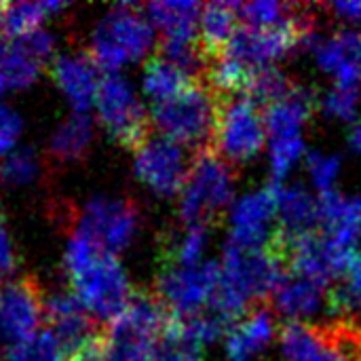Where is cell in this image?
Listing matches in <instances>:
<instances>
[{
    "label": "cell",
    "mask_w": 361,
    "mask_h": 361,
    "mask_svg": "<svg viewBox=\"0 0 361 361\" xmlns=\"http://www.w3.org/2000/svg\"><path fill=\"white\" fill-rule=\"evenodd\" d=\"M63 271L70 279L72 292L95 322H114L135 296L121 260L102 252L78 231L66 241Z\"/></svg>",
    "instance_id": "obj_1"
},
{
    "label": "cell",
    "mask_w": 361,
    "mask_h": 361,
    "mask_svg": "<svg viewBox=\"0 0 361 361\" xmlns=\"http://www.w3.org/2000/svg\"><path fill=\"white\" fill-rule=\"evenodd\" d=\"M157 32L146 11L135 4H114L97 17L89 34V55L106 74H123L129 66L148 61Z\"/></svg>",
    "instance_id": "obj_2"
},
{
    "label": "cell",
    "mask_w": 361,
    "mask_h": 361,
    "mask_svg": "<svg viewBox=\"0 0 361 361\" xmlns=\"http://www.w3.org/2000/svg\"><path fill=\"white\" fill-rule=\"evenodd\" d=\"M171 322L159 298L135 294L131 305L108 324L99 343L102 361H154Z\"/></svg>",
    "instance_id": "obj_3"
},
{
    "label": "cell",
    "mask_w": 361,
    "mask_h": 361,
    "mask_svg": "<svg viewBox=\"0 0 361 361\" xmlns=\"http://www.w3.org/2000/svg\"><path fill=\"white\" fill-rule=\"evenodd\" d=\"M220 97L209 85L192 82L176 97L152 106L150 118L159 135L201 152L214 144Z\"/></svg>",
    "instance_id": "obj_4"
},
{
    "label": "cell",
    "mask_w": 361,
    "mask_h": 361,
    "mask_svg": "<svg viewBox=\"0 0 361 361\" xmlns=\"http://www.w3.org/2000/svg\"><path fill=\"white\" fill-rule=\"evenodd\" d=\"M235 195L233 165L214 150H203L192 161L188 180L180 192V220L184 226H207L231 205Z\"/></svg>",
    "instance_id": "obj_5"
},
{
    "label": "cell",
    "mask_w": 361,
    "mask_h": 361,
    "mask_svg": "<svg viewBox=\"0 0 361 361\" xmlns=\"http://www.w3.org/2000/svg\"><path fill=\"white\" fill-rule=\"evenodd\" d=\"M264 110L245 93L220 97L214 150L231 165L250 163L267 144Z\"/></svg>",
    "instance_id": "obj_6"
},
{
    "label": "cell",
    "mask_w": 361,
    "mask_h": 361,
    "mask_svg": "<svg viewBox=\"0 0 361 361\" xmlns=\"http://www.w3.org/2000/svg\"><path fill=\"white\" fill-rule=\"evenodd\" d=\"M76 228L102 252L121 254L133 245L142 228L137 205L118 195H93L76 212Z\"/></svg>",
    "instance_id": "obj_7"
},
{
    "label": "cell",
    "mask_w": 361,
    "mask_h": 361,
    "mask_svg": "<svg viewBox=\"0 0 361 361\" xmlns=\"http://www.w3.org/2000/svg\"><path fill=\"white\" fill-rule=\"evenodd\" d=\"M93 110L97 123L118 144L137 148L148 137L146 104L125 74H104Z\"/></svg>",
    "instance_id": "obj_8"
},
{
    "label": "cell",
    "mask_w": 361,
    "mask_h": 361,
    "mask_svg": "<svg viewBox=\"0 0 361 361\" xmlns=\"http://www.w3.org/2000/svg\"><path fill=\"white\" fill-rule=\"evenodd\" d=\"M203 6L199 2H150L146 15L161 36L163 57L182 66L192 76L205 63L201 40H199V21Z\"/></svg>",
    "instance_id": "obj_9"
},
{
    "label": "cell",
    "mask_w": 361,
    "mask_h": 361,
    "mask_svg": "<svg viewBox=\"0 0 361 361\" xmlns=\"http://www.w3.org/2000/svg\"><path fill=\"white\" fill-rule=\"evenodd\" d=\"M220 275V264L214 260H205L197 267L163 264L157 279V298L178 322L197 317L205 313V307H212Z\"/></svg>",
    "instance_id": "obj_10"
},
{
    "label": "cell",
    "mask_w": 361,
    "mask_h": 361,
    "mask_svg": "<svg viewBox=\"0 0 361 361\" xmlns=\"http://www.w3.org/2000/svg\"><path fill=\"white\" fill-rule=\"evenodd\" d=\"M190 167L186 148L163 135L146 137L133 148V173L137 182L161 199L180 197Z\"/></svg>",
    "instance_id": "obj_11"
},
{
    "label": "cell",
    "mask_w": 361,
    "mask_h": 361,
    "mask_svg": "<svg viewBox=\"0 0 361 361\" xmlns=\"http://www.w3.org/2000/svg\"><path fill=\"white\" fill-rule=\"evenodd\" d=\"M53 53L55 36L47 27L0 40V99L32 87Z\"/></svg>",
    "instance_id": "obj_12"
},
{
    "label": "cell",
    "mask_w": 361,
    "mask_h": 361,
    "mask_svg": "<svg viewBox=\"0 0 361 361\" xmlns=\"http://www.w3.org/2000/svg\"><path fill=\"white\" fill-rule=\"evenodd\" d=\"M279 188L281 184L273 182L267 188L245 192L231 205V233L226 243L239 247H264L271 243L277 231L273 222L279 214Z\"/></svg>",
    "instance_id": "obj_13"
},
{
    "label": "cell",
    "mask_w": 361,
    "mask_h": 361,
    "mask_svg": "<svg viewBox=\"0 0 361 361\" xmlns=\"http://www.w3.org/2000/svg\"><path fill=\"white\" fill-rule=\"evenodd\" d=\"M44 322V294L27 279H13L0 290V338L19 345L36 336Z\"/></svg>",
    "instance_id": "obj_14"
},
{
    "label": "cell",
    "mask_w": 361,
    "mask_h": 361,
    "mask_svg": "<svg viewBox=\"0 0 361 361\" xmlns=\"http://www.w3.org/2000/svg\"><path fill=\"white\" fill-rule=\"evenodd\" d=\"M44 322L72 357L95 345V319L72 290L44 294Z\"/></svg>",
    "instance_id": "obj_15"
},
{
    "label": "cell",
    "mask_w": 361,
    "mask_h": 361,
    "mask_svg": "<svg viewBox=\"0 0 361 361\" xmlns=\"http://www.w3.org/2000/svg\"><path fill=\"white\" fill-rule=\"evenodd\" d=\"M53 85L61 97L70 104L72 112H89L95 106V97L102 85V74L97 63L89 53L70 51L53 59L51 68Z\"/></svg>",
    "instance_id": "obj_16"
},
{
    "label": "cell",
    "mask_w": 361,
    "mask_h": 361,
    "mask_svg": "<svg viewBox=\"0 0 361 361\" xmlns=\"http://www.w3.org/2000/svg\"><path fill=\"white\" fill-rule=\"evenodd\" d=\"M328 286H322L309 277L288 271L277 283L271 300L275 311L283 315L288 322L305 324L319 311L328 309Z\"/></svg>",
    "instance_id": "obj_17"
},
{
    "label": "cell",
    "mask_w": 361,
    "mask_h": 361,
    "mask_svg": "<svg viewBox=\"0 0 361 361\" xmlns=\"http://www.w3.org/2000/svg\"><path fill=\"white\" fill-rule=\"evenodd\" d=\"M317 66L334 76V85L360 87L361 82V34L341 30L328 38H317L311 49Z\"/></svg>",
    "instance_id": "obj_18"
},
{
    "label": "cell",
    "mask_w": 361,
    "mask_h": 361,
    "mask_svg": "<svg viewBox=\"0 0 361 361\" xmlns=\"http://www.w3.org/2000/svg\"><path fill=\"white\" fill-rule=\"evenodd\" d=\"M319 231L334 243L357 252L361 241V199L347 197L336 190L324 192L317 199Z\"/></svg>",
    "instance_id": "obj_19"
},
{
    "label": "cell",
    "mask_w": 361,
    "mask_h": 361,
    "mask_svg": "<svg viewBox=\"0 0 361 361\" xmlns=\"http://www.w3.org/2000/svg\"><path fill=\"white\" fill-rule=\"evenodd\" d=\"M277 334L275 315L267 307L252 309L245 317L235 322L226 332V353L231 361H252L262 353Z\"/></svg>",
    "instance_id": "obj_20"
},
{
    "label": "cell",
    "mask_w": 361,
    "mask_h": 361,
    "mask_svg": "<svg viewBox=\"0 0 361 361\" xmlns=\"http://www.w3.org/2000/svg\"><path fill=\"white\" fill-rule=\"evenodd\" d=\"M95 140V123L85 112H72L61 118L47 142V152L57 165H74L87 157Z\"/></svg>",
    "instance_id": "obj_21"
},
{
    "label": "cell",
    "mask_w": 361,
    "mask_h": 361,
    "mask_svg": "<svg viewBox=\"0 0 361 361\" xmlns=\"http://www.w3.org/2000/svg\"><path fill=\"white\" fill-rule=\"evenodd\" d=\"M279 226L277 233L288 239H300L319 231V205L317 199L300 184L279 188Z\"/></svg>",
    "instance_id": "obj_22"
},
{
    "label": "cell",
    "mask_w": 361,
    "mask_h": 361,
    "mask_svg": "<svg viewBox=\"0 0 361 361\" xmlns=\"http://www.w3.org/2000/svg\"><path fill=\"white\" fill-rule=\"evenodd\" d=\"M279 345L286 361H345L334 351L319 324H283Z\"/></svg>",
    "instance_id": "obj_23"
},
{
    "label": "cell",
    "mask_w": 361,
    "mask_h": 361,
    "mask_svg": "<svg viewBox=\"0 0 361 361\" xmlns=\"http://www.w3.org/2000/svg\"><path fill=\"white\" fill-rule=\"evenodd\" d=\"M313 106L315 99L311 91L296 85V89L290 95L264 108V123H267L269 137L277 140V137L300 135L302 125L311 118Z\"/></svg>",
    "instance_id": "obj_24"
},
{
    "label": "cell",
    "mask_w": 361,
    "mask_h": 361,
    "mask_svg": "<svg viewBox=\"0 0 361 361\" xmlns=\"http://www.w3.org/2000/svg\"><path fill=\"white\" fill-rule=\"evenodd\" d=\"M195 82V76L186 72L182 66L173 63L167 57H150L142 70V95L152 104H163L178 93H182L188 85Z\"/></svg>",
    "instance_id": "obj_25"
},
{
    "label": "cell",
    "mask_w": 361,
    "mask_h": 361,
    "mask_svg": "<svg viewBox=\"0 0 361 361\" xmlns=\"http://www.w3.org/2000/svg\"><path fill=\"white\" fill-rule=\"evenodd\" d=\"M239 13L237 4L214 2L203 6L199 21V40L201 49L209 53V57L220 55L233 40L239 30Z\"/></svg>",
    "instance_id": "obj_26"
},
{
    "label": "cell",
    "mask_w": 361,
    "mask_h": 361,
    "mask_svg": "<svg viewBox=\"0 0 361 361\" xmlns=\"http://www.w3.org/2000/svg\"><path fill=\"white\" fill-rule=\"evenodd\" d=\"M68 4L59 0H34V2H13L4 4L0 11V27L8 32L11 38L25 36L34 30L44 27V23L57 13L66 11Z\"/></svg>",
    "instance_id": "obj_27"
},
{
    "label": "cell",
    "mask_w": 361,
    "mask_h": 361,
    "mask_svg": "<svg viewBox=\"0 0 361 361\" xmlns=\"http://www.w3.org/2000/svg\"><path fill=\"white\" fill-rule=\"evenodd\" d=\"M209 247V228L207 226H184L182 231L167 237L163 247L165 264L176 267H197L205 262Z\"/></svg>",
    "instance_id": "obj_28"
},
{
    "label": "cell",
    "mask_w": 361,
    "mask_h": 361,
    "mask_svg": "<svg viewBox=\"0 0 361 361\" xmlns=\"http://www.w3.org/2000/svg\"><path fill=\"white\" fill-rule=\"evenodd\" d=\"M42 159L36 150L19 146L0 163V182L8 188H27L42 178Z\"/></svg>",
    "instance_id": "obj_29"
},
{
    "label": "cell",
    "mask_w": 361,
    "mask_h": 361,
    "mask_svg": "<svg viewBox=\"0 0 361 361\" xmlns=\"http://www.w3.org/2000/svg\"><path fill=\"white\" fill-rule=\"evenodd\" d=\"M294 89H296V85L290 80V76L286 72H281L275 66H269V68L254 72V76L245 89V95L250 99H254L260 108H269L271 104L290 95Z\"/></svg>",
    "instance_id": "obj_30"
},
{
    "label": "cell",
    "mask_w": 361,
    "mask_h": 361,
    "mask_svg": "<svg viewBox=\"0 0 361 361\" xmlns=\"http://www.w3.org/2000/svg\"><path fill=\"white\" fill-rule=\"evenodd\" d=\"M6 361H72V355L55 334L42 330L19 345H13L8 349Z\"/></svg>",
    "instance_id": "obj_31"
},
{
    "label": "cell",
    "mask_w": 361,
    "mask_h": 361,
    "mask_svg": "<svg viewBox=\"0 0 361 361\" xmlns=\"http://www.w3.org/2000/svg\"><path fill=\"white\" fill-rule=\"evenodd\" d=\"M302 154H305L302 135L271 140V171H273V182L275 184H281V180L290 173V169L298 163V159Z\"/></svg>",
    "instance_id": "obj_32"
},
{
    "label": "cell",
    "mask_w": 361,
    "mask_h": 361,
    "mask_svg": "<svg viewBox=\"0 0 361 361\" xmlns=\"http://www.w3.org/2000/svg\"><path fill=\"white\" fill-rule=\"evenodd\" d=\"M360 108V87H345L334 85L324 97H322V110L330 118L338 121H353L357 116Z\"/></svg>",
    "instance_id": "obj_33"
},
{
    "label": "cell",
    "mask_w": 361,
    "mask_h": 361,
    "mask_svg": "<svg viewBox=\"0 0 361 361\" xmlns=\"http://www.w3.org/2000/svg\"><path fill=\"white\" fill-rule=\"evenodd\" d=\"M307 167H309L313 184L317 186V190L322 195L334 190V184H336L338 173H341V157L322 154V152L313 150L307 154Z\"/></svg>",
    "instance_id": "obj_34"
},
{
    "label": "cell",
    "mask_w": 361,
    "mask_h": 361,
    "mask_svg": "<svg viewBox=\"0 0 361 361\" xmlns=\"http://www.w3.org/2000/svg\"><path fill=\"white\" fill-rule=\"evenodd\" d=\"M21 135H23L21 112L11 104L0 102V159L8 157L13 150L19 148Z\"/></svg>",
    "instance_id": "obj_35"
},
{
    "label": "cell",
    "mask_w": 361,
    "mask_h": 361,
    "mask_svg": "<svg viewBox=\"0 0 361 361\" xmlns=\"http://www.w3.org/2000/svg\"><path fill=\"white\" fill-rule=\"evenodd\" d=\"M154 361H201V349L188 343V338L180 332L178 324H173L165 334Z\"/></svg>",
    "instance_id": "obj_36"
},
{
    "label": "cell",
    "mask_w": 361,
    "mask_h": 361,
    "mask_svg": "<svg viewBox=\"0 0 361 361\" xmlns=\"http://www.w3.org/2000/svg\"><path fill=\"white\" fill-rule=\"evenodd\" d=\"M17 269V254L15 243L11 239V231L4 222L2 209H0V277L11 275Z\"/></svg>",
    "instance_id": "obj_37"
},
{
    "label": "cell",
    "mask_w": 361,
    "mask_h": 361,
    "mask_svg": "<svg viewBox=\"0 0 361 361\" xmlns=\"http://www.w3.org/2000/svg\"><path fill=\"white\" fill-rule=\"evenodd\" d=\"M330 13L347 23L360 25L361 23V0H341L328 6Z\"/></svg>",
    "instance_id": "obj_38"
},
{
    "label": "cell",
    "mask_w": 361,
    "mask_h": 361,
    "mask_svg": "<svg viewBox=\"0 0 361 361\" xmlns=\"http://www.w3.org/2000/svg\"><path fill=\"white\" fill-rule=\"evenodd\" d=\"M345 286H347V292L351 296L355 313L361 315V254H357L355 262L351 264V271L345 277Z\"/></svg>",
    "instance_id": "obj_39"
},
{
    "label": "cell",
    "mask_w": 361,
    "mask_h": 361,
    "mask_svg": "<svg viewBox=\"0 0 361 361\" xmlns=\"http://www.w3.org/2000/svg\"><path fill=\"white\" fill-rule=\"evenodd\" d=\"M349 148L355 152V154H361V123H357L349 135Z\"/></svg>",
    "instance_id": "obj_40"
},
{
    "label": "cell",
    "mask_w": 361,
    "mask_h": 361,
    "mask_svg": "<svg viewBox=\"0 0 361 361\" xmlns=\"http://www.w3.org/2000/svg\"><path fill=\"white\" fill-rule=\"evenodd\" d=\"M0 361H6L4 357H2V351H0Z\"/></svg>",
    "instance_id": "obj_41"
},
{
    "label": "cell",
    "mask_w": 361,
    "mask_h": 361,
    "mask_svg": "<svg viewBox=\"0 0 361 361\" xmlns=\"http://www.w3.org/2000/svg\"><path fill=\"white\" fill-rule=\"evenodd\" d=\"M2 6H4V4H0V11H2ZM0 30H2V27H0Z\"/></svg>",
    "instance_id": "obj_42"
},
{
    "label": "cell",
    "mask_w": 361,
    "mask_h": 361,
    "mask_svg": "<svg viewBox=\"0 0 361 361\" xmlns=\"http://www.w3.org/2000/svg\"><path fill=\"white\" fill-rule=\"evenodd\" d=\"M0 290H2V288H0Z\"/></svg>",
    "instance_id": "obj_43"
}]
</instances>
